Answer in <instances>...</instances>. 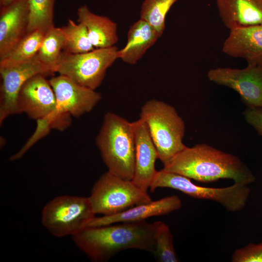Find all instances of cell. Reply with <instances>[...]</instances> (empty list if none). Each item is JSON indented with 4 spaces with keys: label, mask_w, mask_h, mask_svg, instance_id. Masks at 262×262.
I'll return each instance as SVG.
<instances>
[{
    "label": "cell",
    "mask_w": 262,
    "mask_h": 262,
    "mask_svg": "<svg viewBox=\"0 0 262 262\" xmlns=\"http://www.w3.org/2000/svg\"><path fill=\"white\" fill-rule=\"evenodd\" d=\"M159 221L87 227L71 237L79 249L94 262H107L118 252L130 249L152 253Z\"/></svg>",
    "instance_id": "1"
},
{
    "label": "cell",
    "mask_w": 262,
    "mask_h": 262,
    "mask_svg": "<svg viewBox=\"0 0 262 262\" xmlns=\"http://www.w3.org/2000/svg\"><path fill=\"white\" fill-rule=\"evenodd\" d=\"M163 169L203 183L229 179L234 183L248 185L256 179L239 158L205 144L186 146Z\"/></svg>",
    "instance_id": "2"
},
{
    "label": "cell",
    "mask_w": 262,
    "mask_h": 262,
    "mask_svg": "<svg viewBox=\"0 0 262 262\" xmlns=\"http://www.w3.org/2000/svg\"><path fill=\"white\" fill-rule=\"evenodd\" d=\"M96 144L108 171L120 178L132 180L135 157L132 122L113 112H107Z\"/></svg>",
    "instance_id": "3"
},
{
    "label": "cell",
    "mask_w": 262,
    "mask_h": 262,
    "mask_svg": "<svg viewBox=\"0 0 262 262\" xmlns=\"http://www.w3.org/2000/svg\"><path fill=\"white\" fill-rule=\"evenodd\" d=\"M46 77L37 74L30 78L21 87L17 99L18 114L25 113L36 121L34 133L39 138L51 129L64 131L72 122L71 116L58 112L54 91Z\"/></svg>",
    "instance_id": "4"
},
{
    "label": "cell",
    "mask_w": 262,
    "mask_h": 262,
    "mask_svg": "<svg viewBox=\"0 0 262 262\" xmlns=\"http://www.w3.org/2000/svg\"><path fill=\"white\" fill-rule=\"evenodd\" d=\"M140 118L147 125L164 165L186 147L183 143L184 122L173 106L148 100L141 107Z\"/></svg>",
    "instance_id": "5"
},
{
    "label": "cell",
    "mask_w": 262,
    "mask_h": 262,
    "mask_svg": "<svg viewBox=\"0 0 262 262\" xmlns=\"http://www.w3.org/2000/svg\"><path fill=\"white\" fill-rule=\"evenodd\" d=\"M95 215L89 197L61 195L44 206L41 223L55 237L72 236L87 227Z\"/></svg>",
    "instance_id": "6"
},
{
    "label": "cell",
    "mask_w": 262,
    "mask_h": 262,
    "mask_svg": "<svg viewBox=\"0 0 262 262\" xmlns=\"http://www.w3.org/2000/svg\"><path fill=\"white\" fill-rule=\"evenodd\" d=\"M159 188H171L194 198L216 202L230 212L243 210L250 193L248 185L234 183L230 186L221 188L200 186L195 184L186 177L163 169L157 171L149 189L151 192H154Z\"/></svg>",
    "instance_id": "7"
},
{
    "label": "cell",
    "mask_w": 262,
    "mask_h": 262,
    "mask_svg": "<svg viewBox=\"0 0 262 262\" xmlns=\"http://www.w3.org/2000/svg\"><path fill=\"white\" fill-rule=\"evenodd\" d=\"M90 199L95 214L109 216L152 201L147 192L131 180H125L107 171L95 182Z\"/></svg>",
    "instance_id": "8"
},
{
    "label": "cell",
    "mask_w": 262,
    "mask_h": 262,
    "mask_svg": "<svg viewBox=\"0 0 262 262\" xmlns=\"http://www.w3.org/2000/svg\"><path fill=\"white\" fill-rule=\"evenodd\" d=\"M117 48H96L82 53L62 52L56 72L78 84L95 90L101 84L106 70L118 59Z\"/></svg>",
    "instance_id": "9"
},
{
    "label": "cell",
    "mask_w": 262,
    "mask_h": 262,
    "mask_svg": "<svg viewBox=\"0 0 262 262\" xmlns=\"http://www.w3.org/2000/svg\"><path fill=\"white\" fill-rule=\"evenodd\" d=\"M54 72L36 56L21 63L0 66L1 78L0 95V124L9 116L18 114L17 99L25 82L37 74L53 75Z\"/></svg>",
    "instance_id": "10"
},
{
    "label": "cell",
    "mask_w": 262,
    "mask_h": 262,
    "mask_svg": "<svg viewBox=\"0 0 262 262\" xmlns=\"http://www.w3.org/2000/svg\"><path fill=\"white\" fill-rule=\"evenodd\" d=\"M209 81L237 92L248 107L262 108V63L242 69L218 67L207 73Z\"/></svg>",
    "instance_id": "11"
},
{
    "label": "cell",
    "mask_w": 262,
    "mask_h": 262,
    "mask_svg": "<svg viewBox=\"0 0 262 262\" xmlns=\"http://www.w3.org/2000/svg\"><path fill=\"white\" fill-rule=\"evenodd\" d=\"M54 91L58 112L78 117L91 112L101 99L99 93L59 75L49 80Z\"/></svg>",
    "instance_id": "12"
},
{
    "label": "cell",
    "mask_w": 262,
    "mask_h": 262,
    "mask_svg": "<svg viewBox=\"0 0 262 262\" xmlns=\"http://www.w3.org/2000/svg\"><path fill=\"white\" fill-rule=\"evenodd\" d=\"M135 144L134 170L132 181L147 192L157 172L158 153L145 122L139 118L132 122Z\"/></svg>",
    "instance_id": "13"
},
{
    "label": "cell",
    "mask_w": 262,
    "mask_h": 262,
    "mask_svg": "<svg viewBox=\"0 0 262 262\" xmlns=\"http://www.w3.org/2000/svg\"><path fill=\"white\" fill-rule=\"evenodd\" d=\"M28 25L29 0H15L0 7V58L28 33Z\"/></svg>",
    "instance_id": "14"
},
{
    "label": "cell",
    "mask_w": 262,
    "mask_h": 262,
    "mask_svg": "<svg viewBox=\"0 0 262 262\" xmlns=\"http://www.w3.org/2000/svg\"><path fill=\"white\" fill-rule=\"evenodd\" d=\"M222 50L230 57L245 59L247 64L262 63V24L230 30Z\"/></svg>",
    "instance_id": "15"
},
{
    "label": "cell",
    "mask_w": 262,
    "mask_h": 262,
    "mask_svg": "<svg viewBox=\"0 0 262 262\" xmlns=\"http://www.w3.org/2000/svg\"><path fill=\"white\" fill-rule=\"evenodd\" d=\"M182 202L176 195L136 205L124 212L109 216L94 217L87 227L98 226L117 223L136 222L155 216L168 214L179 210Z\"/></svg>",
    "instance_id": "16"
},
{
    "label": "cell",
    "mask_w": 262,
    "mask_h": 262,
    "mask_svg": "<svg viewBox=\"0 0 262 262\" xmlns=\"http://www.w3.org/2000/svg\"><path fill=\"white\" fill-rule=\"evenodd\" d=\"M224 25L234 28L262 24V0H216Z\"/></svg>",
    "instance_id": "17"
},
{
    "label": "cell",
    "mask_w": 262,
    "mask_h": 262,
    "mask_svg": "<svg viewBox=\"0 0 262 262\" xmlns=\"http://www.w3.org/2000/svg\"><path fill=\"white\" fill-rule=\"evenodd\" d=\"M160 37L148 22L139 19L128 31L125 46L118 51V57L129 65H135Z\"/></svg>",
    "instance_id": "18"
},
{
    "label": "cell",
    "mask_w": 262,
    "mask_h": 262,
    "mask_svg": "<svg viewBox=\"0 0 262 262\" xmlns=\"http://www.w3.org/2000/svg\"><path fill=\"white\" fill-rule=\"evenodd\" d=\"M78 21L86 27L89 39L95 48H106L115 46L118 37L117 25L107 16L92 12L87 6L77 10Z\"/></svg>",
    "instance_id": "19"
},
{
    "label": "cell",
    "mask_w": 262,
    "mask_h": 262,
    "mask_svg": "<svg viewBox=\"0 0 262 262\" xmlns=\"http://www.w3.org/2000/svg\"><path fill=\"white\" fill-rule=\"evenodd\" d=\"M46 32L36 30L28 33L10 51L0 58V66L21 63L33 58Z\"/></svg>",
    "instance_id": "20"
},
{
    "label": "cell",
    "mask_w": 262,
    "mask_h": 262,
    "mask_svg": "<svg viewBox=\"0 0 262 262\" xmlns=\"http://www.w3.org/2000/svg\"><path fill=\"white\" fill-rule=\"evenodd\" d=\"M64 37L61 28L55 26L45 33L36 56L44 65L54 73L63 50Z\"/></svg>",
    "instance_id": "21"
},
{
    "label": "cell",
    "mask_w": 262,
    "mask_h": 262,
    "mask_svg": "<svg viewBox=\"0 0 262 262\" xmlns=\"http://www.w3.org/2000/svg\"><path fill=\"white\" fill-rule=\"evenodd\" d=\"M64 37L63 51L73 54L87 52L94 49L89 38L87 30L81 23L68 19L66 26L61 27Z\"/></svg>",
    "instance_id": "22"
},
{
    "label": "cell",
    "mask_w": 262,
    "mask_h": 262,
    "mask_svg": "<svg viewBox=\"0 0 262 262\" xmlns=\"http://www.w3.org/2000/svg\"><path fill=\"white\" fill-rule=\"evenodd\" d=\"M55 1V0H29L28 33L36 30L47 32L54 27Z\"/></svg>",
    "instance_id": "23"
},
{
    "label": "cell",
    "mask_w": 262,
    "mask_h": 262,
    "mask_svg": "<svg viewBox=\"0 0 262 262\" xmlns=\"http://www.w3.org/2000/svg\"><path fill=\"white\" fill-rule=\"evenodd\" d=\"M177 0H144L140 13V19L148 22L160 37L165 29L166 15Z\"/></svg>",
    "instance_id": "24"
},
{
    "label": "cell",
    "mask_w": 262,
    "mask_h": 262,
    "mask_svg": "<svg viewBox=\"0 0 262 262\" xmlns=\"http://www.w3.org/2000/svg\"><path fill=\"white\" fill-rule=\"evenodd\" d=\"M152 254L159 262H179L174 244L173 237L169 227L160 221L154 237Z\"/></svg>",
    "instance_id": "25"
},
{
    "label": "cell",
    "mask_w": 262,
    "mask_h": 262,
    "mask_svg": "<svg viewBox=\"0 0 262 262\" xmlns=\"http://www.w3.org/2000/svg\"><path fill=\"white\" fill-rule=\"evenodd\" d=\"M232 262H262V242L249 243L233 252Z\"/></svg>",
    "instance_id": "26"
},
{
    "label": "cell",
    "mask_w": 262,
    "mask_h": 262,
    "mask_svg": "<svg viewBox=\"0 0 262 262\" xmlns=\"http://www.w3.org/2000/svg\"><path fill=\"white\" fill-rule=\"evenodd\" d=\"M243 115L246 122L262 137V108L247 107Z\"/></svg>",
    "instance_id": "27"
},
{
    "label": "cell",
    "mask_w": 262,
    "mask_h": 262,
    "mask_svg": "<svg viewBox=\"0 0 262 262\" xmlns=\"http://www.w3.org/2000/svg\"><path fill=\"white\" fill-rule=\"evenodd\" d=\"M15 0H0V7L7 5Z\"/></svg>",
    "instance_id": "28"
}]
</instances>
